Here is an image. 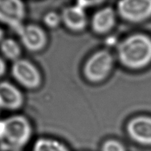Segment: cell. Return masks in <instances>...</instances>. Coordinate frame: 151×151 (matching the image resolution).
<instances>
[{"instance_id": "cell-1", "label": "cell", "mask_w": 151, "mask_h": 151, "mask_svg": "<svg viewBox=\"0 0 151 151\" xmlns=\"http://www.w3.org/2000/svg\"><path fill=\"white\" fill-rule=\"evenodd\" d=\"M32 127L28 118L21 115L0 119V149L4 151H20L28 143Z\"/></svg>"}, {"instance_id": "cell-2", "label": "cell", "mask_w": 151, "mask_h": 151, "mask_svg": "<svg viewBox=\"0 0 151 151\" xmlns=\"http://www.w3.org/2000/svg\"><path fill=\"white\" fill-rule=\"evenodd\" d=\"M117 54L121 64L127 68H143L151 62V39L145 35H133L120 43Z\"/></svg>"}, {"instance_id": "cell-3", "label": "cell", "mask_w": 151, "mask_h": 151, "mask_svg": "<svg viewBox=\"0 0 151 151\" xmlns=\"http://www.w3.org/2000/svg\"><path fill=\"white\" fill-rule=\"evenodd\" d=\"M113 64L111 54L106 50H99L86 62L83 68L85 77L91 82H101L109 74Z\"/></svg>"}, {"instance_id": "cell-4", "label": "cell", "mask_w": 151, "mask_h": 151, "mask_svg": "<svg viewBox=\"0 0 151 151\" xmlns=\"http://www.w3.org/2000/svg\"><path fill=\"white\" fill-rule=\"evenodd\" d=\"M12 74L16 82L29 90L38 88L41 83V74L31 62L19 59L13 62Z\"/></svg>"}, {"instance_id": "cell-5", "label": "cell", "mask_w": 151, "mask_h": 151, "mask_svg": "<svg viewBox=\"0 0 151 151\" xmlns=\"http://www.w3.org/2000/svg\"><path fill=\"white\" fill-rule=\"evenodd\" d=\"M26 13L25 6L19 0H0V23L15 33L22 27Z\"/></svg>"}, {"instance_id": "cell-6", "label": "cell", "mask_w": 151, "mask_h": 151, "mask_svg": "<svg viewBox=\"0 0 151 151\" xmlns=\"http://www.w3.org/2000/svg\"><path fill=\"white\" fill-rule=\"evenodd\" d=\"M118 10L125 19L131 22H140L151 16V0L121 1L118 4Z\"/></svg>"}, {"instance_id": "cell-7", "label": "cell", "mask_w": 151, "mask_h": 151, "mask_svg": "<svg viewBox=\"0 0 151 151\" xmlns=\"http://www.w3.org/2000/svg\"><path fill=\"white\" fill-rule=\"evenodd\" d=\"M16 33L20 37L23 47L31 52L42 50L47 44L46 33L44 29L37 25H23Z\"/></svg>"}, {"instance_id": "cell-8", "label": "cell", "mask_w": 151, "mask_h": 151, "mask_svg": "<svg viewBox=\"0 0 151 151\" xmlns=\"http://www.w3.org/2000/svg\"><path fill=\"white\" fill-rule=\"evenodd\" d=\"M24 101L21 91L12 83L0 82V107L1 109L14 111L21 108Z\"/></svg>"}, {"instance_id": "cell-9", "label": "cell", "mask_w": 151, "mask_h": 151, "mask_svg": "<svg viewBox=\"0 0 151 151\" xmlns=\"http://www.w3.org/2000/svg\"><path fill=\"white\" fill-rule=\"evenodd\" d=\"M61 17V22L72 31H81L87 26V18L85 9L78 4L65 8Z\"/></svg>"}, {"instance_id": "cell-10", "label": "cell", "mask_w": 151, "mask_h": 151, "mask_svg": "<svg viewBox=\"0 0 151 151\" xmlns=\"http://www.w3.org/2000/svg\"><path fill=\"white\" fill-rule=\"evenodd\" d=\"M127 131L135 141L151 145V117L140 116L133 119L128 124Z\"/></svg>"}, {"instance_id": "cell-11", "label": "cell", "mask_w": 151, "mask_h": 151, "mask_svg": "<svg viewBox=\"0 0 151 151\" xmlns=\"http://www.w3.org/2000/svg\"><path fill=\"white\" fill-rule=\"evenodd\" d=\"M115 21L114 10L110 7H105L94 14L91 21V25L95 33H105L113 28Z\"/></svg>"}, {"instance_id": "cell-12", "label": "cell", "mask_w": 151, "mask_h": 151, "mask_svg": "<svg viewBox=\"0 0 151 151\" xmlns=\"http://www.w3.org/2000/svg\"><path fill=\"white\" fill-rule=\"evenodd\" d=\"M0 50L3 56L8 60L15 62L20 59L21 49L20 45L12 39H5L0 42Z\"/></svg>"}, {"instance_id": "cell-13", "label": "cell", "mask_w": 151, "mask_h": 151, "mask_svg": "<svg viewBox=\"0 0 151 151\" xmlns=\"http://www.w3.org/2000/svg\"><path fill=\"white\" fill-rule=\"evenodd\" d=\"M32 151H69L65 145L49 138H41L37 140Z\"/></svg>"}, {"instance_id": "cell-14", "label": "cell", "mask_w": 151, "mask_h": 151, "mask_svg": "<svg viewBox=\"0 0 151 151\" xmlns=\"http://www.w3.org/2000/svg\"><path fill=\"white\" fill-rule=\"evenodd\" d=\"M61 22V15L54 12H48L44 17V23L47 27L54 29L57 27Z\"/></svg>"}, {"instance_id": "cell-15", "label": "cell", "mask_w": 151, "mask_h": 151, "mask_svg": "<svg viewBox=\"0 0 151 151\" xmlns=\"http://www.w3.org/2000/svg\"><path fill=\"white\" fill-rule=\"evenodd\" d=\"M102 151H125V149L119 142L115 140H109L103 145Z\"/></svg>"}, {"instance_id": "cell-16", "label": "cell", "mask_w": 151, "mask_h": 151, "mask_svg": "<svg viewBox=\"0 0 151 151\" xmlns=\"http://www.w3.org/2000/svg\"><path fill=\"white\" fill-rule=\"evenodd\" d=\"M5 70H6V66H5V62L0 56V78H1L5 74Z\"/></svg>"}, {"instance_id": "cell-17", "label": "cell", "mask_w": 151, "mask_h": 151, "mask_svg": "<svg viewBox=\"0 0 151 151\" xmlns=\"http://www.w3.org/2000/svg\"><path fill=\"white\" fill-rule=\"evenodd\" d=\"M4 39V31H2V29L0 28V42Z\"/></svg>"}, {"instance_id": "cell-18", "label": "cell", "mask_w": 151, "mask_h": 151, "mask_svg": "<svg viewBox=\"0 0 151 151\" xmlns=\"http://www.w3.org/2000/svg\"><path fill=\"white\" fill-rule=\"evenodd\" d=\"M1 109H2L1 108V107H0V110H1Z\"/></svg>"}]
</instances>
